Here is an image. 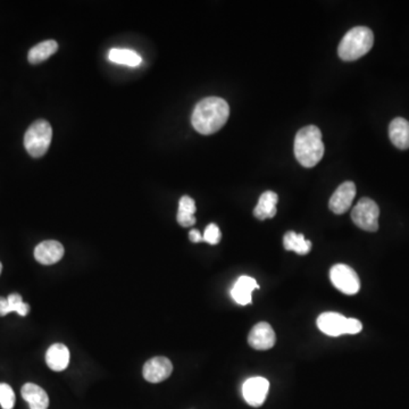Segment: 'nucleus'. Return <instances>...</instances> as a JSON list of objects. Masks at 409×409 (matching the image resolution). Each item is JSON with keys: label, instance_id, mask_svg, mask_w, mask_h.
Here are the masks:
<instances>
[{"label": "nucleus", "instance_id": "obj_7", "mask_svg": "<svg viewBox=\"0 0 409 409\" xmlns=\"http://www.w3.org/2000/svg\"><path fill=\"white\" fill-rule=\"evenodd\" d=\"M269 382L267 379L250 378L243 383V398L250 406L259 407L267 400L269 393Z\"/></svg>", "mask_w": 409, "mask_h": 409}, {"label": "nucleus", "instance_id": "obj_6", "mask_svg": "<svg viewBox=\"0 0 409 409\" xmlns=\"http://www.w3.org/2000/svg\"><path fill=\"white\" fill-rule=\"evenodd\" d=\"M333 286L344 295H356L361 289V281L355 269L344 264H337L330 271Z\"/></svg>", "mask_w": 409, "mask_h": 409}, {"label": "nucleus", "instance_id": "obj_14", "mask_svg": "<svg viewBox=\"0 0 409 409\" xmlns=\"http://www.w3.org/2000/svg\"><path fill=\"white\" fill-rule=\"evenodd\" d=\"M46 363L55 372H62L69 364V352L63 344H52L46 354Z\"/></svg>", "mask_w": 409, "mask_h": 409}, {"label": "nucleus", "instance_id": "obj_2", "mask_svg": "<svg viewBox=\"0 0 409 409\" xmlns=\"http://www.w3.org/2000/svg\"><path fill=\"white\" fill-rule=\"evenodd\" d=\"M295 156L303 167L318 165L324 156L322 132L318 126L308 125L298 131L295 139Z\"/></svg>", "mask_w": 409, "mask_h": 409}, {"label": "nucleus", "instance_id": "obj_27", "mask_svg": "<svg viewBox=\"0 0 409 409\" xmlns=\"http://www.w3.org/2000/svg\"><path fill=\"white\" fill-rule=\"evenodd\" d=\"M1 271H3V264L0 263V274H1Z\"/></svg>", "mask_w": 409, "mask_h": 409}, {"label": "nucleus", "instance_id": "obj_5", "mask_svg": "<svg viewBox=\"0 0 409 409\" xmlns=\"http://www.w3.org/2000/svg\"><path fill=\"white\" fill-rule=\"evenodd\" d=\"M380 208L378 203L369 198H362L352 212V220L358 228L369 232L379 230Z\"/></svg>", "mask_w": 409, "mask_h": 409}, {"label": "nucleus", "instance_id": "obj_23", "mask_svg": "<svg viewBox=\"0 0 409 409\" xmlns=\"http://www.w3.org/2000/svg\"><path fill=\"white\" fill-rule=\"evenodd\" d=\"M15 393L12 386L0 383V406L3 409H13L15 405Z\"/></svg>", "mask_w": 409, "mask_h": 409}, {"label": "nucleus", "instance_id": "obj_20", "mask_svg": "<svg viewBox=\"0 0 409 409\" xmlns=\"http://www.w3.org/2000/svg\"><path fill=\"white\" fill-rule=\"evenodd\" d=\"M196 211H197V207H196L195 201L188 196H184L179 203L178 216H177L178 223L184 228L195 225Z\"/></svg>", "mask_w": 409, "mask_h": 409}, {"label": "nucleus", "instance_id": "obj_4", "mask_svg": "<svg viewBox=\"0 0 409 409\" xmlns=\"http://www.w3.org/2000/svg\"><path fill=\"white\" fill-rule=\"evenodd\" d=\"M52 125L45 120H38L30 125L24 135V147L33 158L43 157L52 143Z\"/></svg>", "mask_w": 409, "mask_h": 409}, {"label": "nucleus", "instance_id": "obj_11", "mask_svg": "<svg viewBox=\"0 0 409 409\" xmlns=\"http://www.w3.org/2000/svg\"><path fill=\"white\" fill-rule=\"evenodd\" d=\"M347 318L339 313H323L318 318V329L324 335L330 337H339L346 335Z\"/></svg>", "mask_w": 409, "mask_h": 409}, {"label": "nucleus", "instance_id": "obj_15", "mask_svg": "<svg viewBox=\"0 0 409 409\" xmlns=\"http://www.w3.org/2000/svg\"><path fill=\"white\" fill-rule=\"evenodd\" d=\"M22 397L29 403L30 409H48L49 398L47 392L35 383L24 384Z\"/></svg>", "mask_w": 409, "mask_h": 409}, {"label": "nucleus", "instance_id": "obj_26", "mask_svg": "<svg viewBox=\"0 0 409 409\" xmlns=\"http://www.w3.org/2000/svg\"><path fill=\"white\" fill-rule=\"evenodd\" d=\"M190 240L192 242H201V240H203V235H201V232L198 231V230H191L189 233Z\"/></svg>", "mask_w": 409, "mask_h": 409}, {"label": "nucleus", "instance_id": "obj_8", "mask_svg": "<svg viewBox=\"0 0 409 409\" xmlns=\"http://www.w3.org/2000/svg\"><path fill=\"white\" fill-rule=\"evenodd\" d=\"M356 197V186L352 181H347L339 186L330 199L329 207L335 214H344L352 207Z\"/></svg>", "mask_w": 409, "mask_h": 409}, {"label": "nucleus", "instance_id": "obj_12", "mask_svg": "<svg viewBox=\"0 0 409 409\" xmlns=\"http://www.w3.org/2000/svg\"><path fill=\"white\" fill-rule=\"evenodd\" d=\"M64 247L56 240L43 241L35 250V257L43 265H52L63 258Z\"/></svg>", "mask_w": 409, "mask_h": 409}, {"label": "nucleus", "instance_id": "obj_19", "mask_svg": "<svg viewBox=\"0 0 409 409\" xmlns=\"http://www.w3.org/2000/svg\"><path fill=\"white\" fill-rule=\"evenodd\" d=\"M58 50V43L55 40H46L38 43L37 46L30 49L28 60L31 64H40L48 60L50 56L56 54Z\"/></svg>", "mask_w": 409, "mask_h": 409}, {"label": "nucleus", "instance_id": "obj_18", "mask_svg": "<svg viewBox=\"0 0 409 409\" xmlns=\"http://www.w3.org/2000/svg\"><path fill=\"white\" fill-rule=\"evenodd\" d=\"M12 312H16L21 316L29 314V305L24 303L18 293H12L7 298L0 297V316H6Z\"/></svg>", "mask_w": 409, "mask_h": 409}, {"label": "nucleus", "instance_id": "obj_25", "mask_svg": "<svg viewBox=\"0 0 409 409\" xmlns=\"http://www.w3.org/2000/svg\"><path fill=\"white\" fill-rule=\"evenodd\" d=\"M363 329V324L361 320L356 318H347L346 335H357Z\"/></svg>", "mask_w": 409, "mask_h": 409}, {"label": "nucleus", "instance_id": "obj_1", "mask_svg": "<svg viewBox=\"0 0 409 409\" xmlns=\"http://www.w3.org/2000/svg\"><path fill=\"white\" fill-rule=\"evenodd\" d=\"M229 103L223 98L208 97L196 105L191 122L201 135H213L220 131L229 120Z\"/></svg>", "mask_w": 409, "mask_h": 409}, {"label": "nucleus", "instance_id": "obj_21", "mask_svg": "<svg viewBox=\"0 0 409 409\" xmlns=\"http://www.w3.org/2000/svg\"><path fill=\"white\" fill-rule=\"evenodd\" d=\"M284 246L289 252H297L298 255H307L312 250V242L305 239V235L290 231L284 237Z\"/></svg>", "mask_w": 409, "mask_h": 409}, {"label": "nucleus", "instance_id": "obj_16", "mask_svg": "<svg viewBox=\"0 0 409 409\" xmlns=\"http://www.w3.org/2000/svg\"><path fill=\"white\" fill-rule=\"evenodd\" d=\"M389 137L397 148L406 150L409 148V122L405 118H397L389 126Z\"/></svg>", "mask_w": 409, "mask_h": 409}, {"label": "nucleus", "instance_id": "obj_13", "mask_svg": "<svg viewBox=\"0 0 409 409\" xmlns=\"http://www.w3.org/2000/svg\"><path fill=\"white\" fill-rule=\"evenodd\" d=\"M255 289H259V286L255 279L250 278V276H241L235 282V286L232 288L231 296L235 303L246 306L252 303V293Z\"/></svg>", "mask_w": 409, "mask_h": 409}, {"label": "nucleus", "instance_id": "obj_24", "mask_svg": "<svg viewBox=\"0 0 409 409\" xmlns=\"http://www.w3.org/2000/svg\"><path fill=\"white\" fill-rule=\"evenodd\" d=\"M220 237H222V233H220V228L216 224L213 223L207 226L203 235V241H206L207 243L213 245V246L220 242Z\"/></svg>", "mask_w": 409, "mask_h": 409}, {"label": "nucleus", "instance_id": "obj_10", "mask_svg": "<svg viewBox=\"0 0 409 409\" xmlns=\"http://www.w3.org/2000/svg\"><path fill=\"white\" fill-rule=\"evenodd\" d=\"M275 332L272 326L267 322L256 324L248 335L250 347L256 350H269L275 344Z\"/></svg>", "mask_w": 409, "mask_h": 409}, {"label": "nucleus", "instance_id": "obj_17", "mask_svg": "<svg viewBox=\"0 0 409 409\" xmlns=\"http://www.w3.org/2000/svg\"><path fill=\"white\" fill-rule=\"evenodd\" d=\"M279 196L273 191L264 192L263 195L259 197L257 206L254 209V215L258 220H264L267 218H273L278 209Z\"/></svg>", "mask_w": 409, "mask_h": 409}, {"label": "nucleus", "instance_id": "obj_9", "mask_svg": "<svg viewBox=\"0 0 409 409\" xmlns=\"http://www.w3.org/2000/svg\"><path fill=\"white\" fill-rule=\"evenodd\" d=\"M173 365L167 357H155L147 362L143 366V378L150 383H159L172 374Z\"/></svg>", "mask_w": 409, "mask_h": 409}, {"label": "nucleus", "instance_id": "obj_3", "mask_svg": "<svg viewBox=\"0 0 409 409\" xmlns=\"http://www.w3.org/2000/svg\"><path fill=\"white\" fill-rule=\"evenodd\" d=\"M374 35L366 26H356L347 32L339 45L338 54L341 60L352 62L363 57L372 49Z\"/></svg>", "mask_w": 409, "mask_h": 409}, {"label": "nucleus", "instance_id": "obj_22", "mask_svg": "<svg viewBox=\"0 0 409 409\" xmlns=\"http://www.w3.org/2000/svg\"><path fill=\"white\" fill-rule=\"evenodd\" d=\"M109 60H112L114 63L121 64V65L135 66L140 65L141 60L140 55L133 52L131 49H121L114 48L109 52Z\"/></svg>", "mask_w": 409, "mask_h": 409}]
</instances>
